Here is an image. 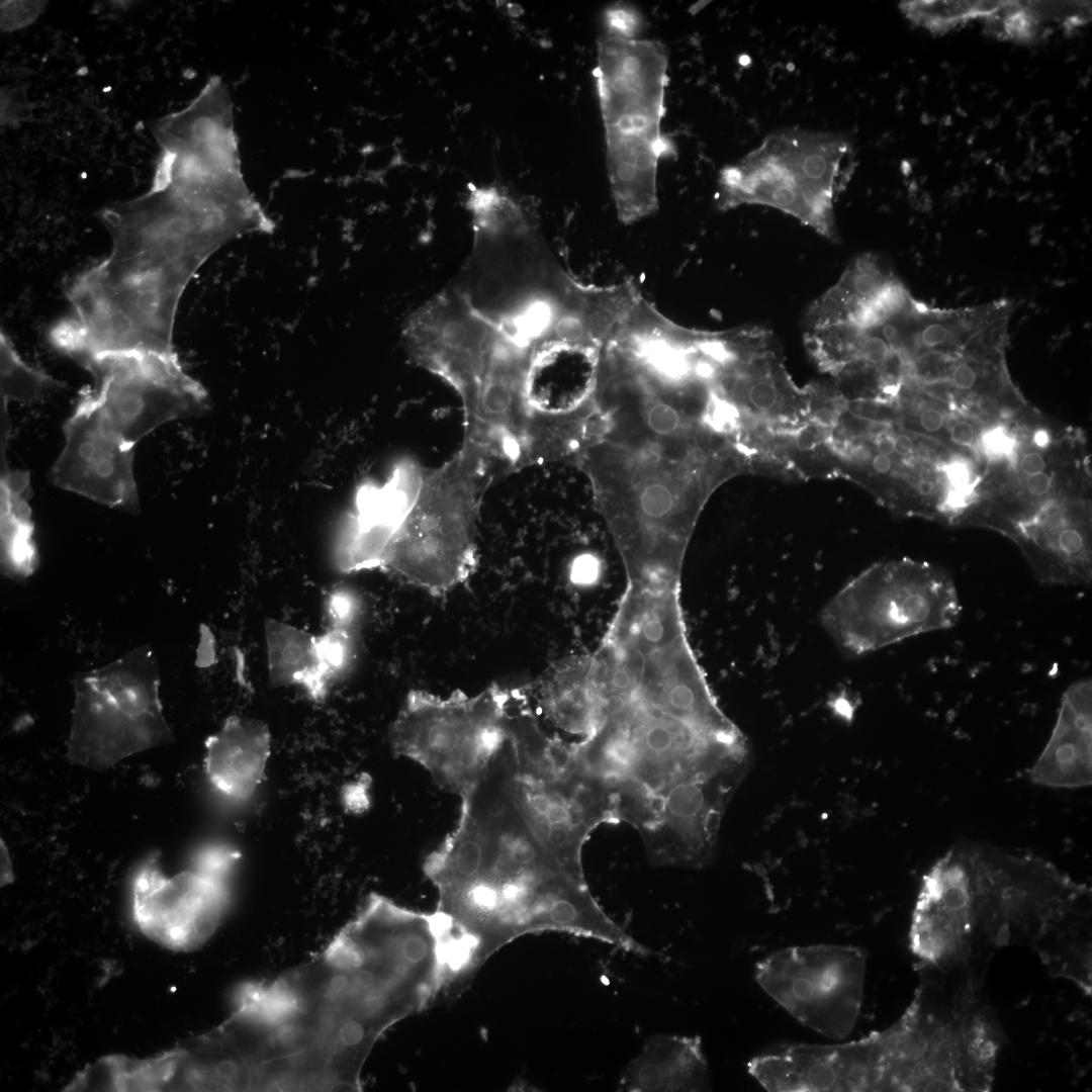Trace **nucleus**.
<instances>
[{
    "mask_svg": "<svg viewBox=\"0 0 1092 1092\" xmlns=\"http://www.w3.org/2000/svg\"><path fill=\"white\" fill-rule=\"evenodd\" d=\"M109 255L70 284V312L49 334L82 360L116 353L177 357L173 331L182 294L202 264L244 235L275 223L238 177L190 161L157 167L143 196L105 209Z\"/></svg>",
    "mask_w": 1092,
    "mask_h": 1092,
    "instance_id": "f257e3e1",
    "label": "nucleus"
},
{
    "mask_svg": "<svg viewBox=\"0 0 1092 1092\" xmlns=\"http://www.w3.org/2000/svg\"><path fill=\"white\" fill-rule=\"evenodd\" d=\"M573 745L653 864L710 862L749 750L706 679L643 678L605 689L592 732Z\"/></svg>",
    "mask_w": 1092,
    "mask_h": 1092,
    "instance_id": "f03ea898",
    "label": "nucleus"
},
{
    "mask_svg": "<svg viewBox=\"0 0 1092 1092\" xmlns=\"http://www.w3.org/2000/svg\"><path fill=\"white\" fill-rule=\"evenodd\" d=\"M512 765L506 737L484 776L461 796L456 828L424 863L438 893L436 911L468 947L474 969L513 940L544 931L656 956L605 913L583 871L536 838L513 795Z\"/></svg>",
    "mask_w": 1092,
    "mask_h": 1092,
    "instance_id": "7ed1b4c3",
    "label": "nucleus"
},
{
    "mask_svg": "<svg viewBox=\"0 0 1092 1092\" xmlns=\"http://www.w3.org/2000/svg\"><path fill=\"white\" fill-rule=\"evenodd\" d=\"M234 1005L241 1062L262 1091H360L374 1044L406 1014L390 962L340 932L304 965L242 985Z\"/></svg>",
    "mask_w": 1092,
    "mask_h": 1092,
    "instance_id": "20e7f679",
    "label": "nucleus"
},
{
    "mask_svg": "<svg viewBox=\"0 0 1092 1092\" xmlns=\"http://www.w3.org/2000/svg\"><path fill=\"white\" fill-rule=\"evenodd\" d=\"M95 377L64 425L52 468L58 486L97 503L134 509L133 448L163 424L200 412L207 392L178 357L104 354L80 361Z\"/></svg>",
    "mask_w": 1092,
    "mask_h": 1092,
    "instance_id": "39448f33",
    "label": "nucleus"
},
{
    "mask_svg": "<svg viewBox=\"0 0 1092 1092\" xmlns=\"http://www.w3.org/2000/svg\"><path fill=\"white\" fill-rule=\"evenodd\" d=\"M594 71L606 136V161L619 219L638 221L658 208L657 166L672 154L661 133L668 82L665 47L603 34Z\"/></svg>",
    "mask_w": 1092,
    "mask_h": 1092,
    "instance_id": "423d86ee",
    "label": "nucleus"
},
{
    "mask_svg": "<svg viewBox=\"0 0 1092 1092\" xmlns=\"http://www.w3.org/2000/svg\"><path fill=\"white\" fill-rule=\"evenodd\" d=\"M496 475L489 461L464 447L439 467L421 469L378 569L432 596L467 580L476 565L482 499Z\"/></svg>",
    "mask_w": 1092,
    "mask_h": 1092,
    "instance_id": "0eeeda50",
    "label": "nucleus"
},
{
    "mask_svg": "<svg viewBox=\"0 0 1092 1092\" xmlns=\"http://www.w3.org/2000/svg\"><path fill=\"white\" fill-rule=\"evenodd\" d=\"M506 736L513 752L512 791L533 834L556 858L583 871L581 851L601 824L618 823L604 785L582 764L573 743L548 734L530 704L513 703Z\"/></svg>",
    "mask_w": 1092,
    "mask_h": 1092,
    "instance_id": "6e6552de",
    "label": "nucleus"
},
{
    "mask_svg": "<svg viewBox=\"0 0 1092 1092\" xmlns=\"http://www.w3.org/2000/svg\"><path fill=\"white\" fill-rule=\"evenodd\" d=\"M962 607L942 571L908 560L876 565L839 589L820 621L850 655H862L905 639L954 626Z\"/></svg>",
    "mask_w": 1092,
    "mask_h": 1092,
    "instance_id": "1a4fd4ad",
    "label": "nucleus"
},
{
    "mask_svg": "<svg viewBox=\"0 0 1092 1092\" xmlns=\"http://www.w3.org/2000/svg\"><path fill=\"white\" fill-rule=\"evenodd\" d=\"M159 691V666L148 646L78 676L69 759L103 770L129 755L171 742Z\"/></svg>",
    "mask_w": 1092,
    "mask_h": 1092,
    "instance_id": "9d476101",
    "label": "nucleus"
},
{
    "mask_svg": "<svg viewBox=\"0 0 1092 1092\" xmlns=\"http://www.w3.org/2000/svg\"><path fill=\"white\" fill-rule=\"evenodd\" d=\"M509 698L510 689L494 684L476 695L456 691L445 698L414 690L390 727L391 747L461 797L484 776L505 740Z\"/></svg>",
    "mask_w": 1092,
    "mask_h": 1092,
    "instance_id": "9b49d317",
    "label": "nucleus"
},
{
    "mask_svg": "<svg viewBox=\"0 0 1092 1092\" xmlns=\"http://www.w3.org/2000/svg\"><path fill=\"white\" fill-rule=\"evenodd\" d=\"M919 983L892 1025L864 1036L873 1091H959L964 1017L979 992L960 978L919 968Z\"/></svg>",
    "mask_w": 1092,
    "mask_h": 1092,
    "instance_id": "f8f14e48",
    "label": "nucleus"
},
{
    "mask_svg": "<svg viewBox=\"0 0 1092 1092\" xmlns=\"http://www.w3.org/2000/svg\"><path fill=\"white\" fill-rule=\"evenodd\" d=\"M850 150L838 134L793 129L768 135L721 171L718 205H768L836 240L833 200Z\"/></svg>",
    "mask_w": 1092,
    "mask_h": 1092,
    "instance_id": "ddd939ff",
    "label": "nucleus"
},
{
    "mask_svg": "<svg viewBox=\"0 0 1092 1092\" xmlns=\"http://www.w3.org/2000/svg\"><path fill=\"white\" fill-rule=\"evenodd\" d=\"M240 852L226 845L200 850L191 868L166 876L160 853L142 862L132 880V916L149 938L173 950L189 951L214 933L231 901V876Z\"/></svg>",
    "mask_w": 1092,
    "mask_h": 1092,
    "instance_id": "4468645a",
    "label": "nucleus"
},
{
    "mask_svg": "<svg viewBox=\"0 0 1092 1092\" xmlns=\"http://www.w3.org/2000/svg\"><path fill=\"white\" fill-rule=\"evenodd\" d=\"M867 952L854 945L813 944L777 950L755 965L759 987L806 1027L847 1037L863 1001Z\"/></svg>",
    "mask_w": 1092,
    "mask_h": 1092,
    "instance_id": "2eb2a0df",
    "label": "nucleus"
},
{
    "mask_svg": "<svg viewBox=\"0 0 1092 1092\" xmlns=\"http://www.w3.org/2000/svg\"><path fill=\"white\" fill-rule=\"evenodd\" d=\"M983 957L1006 946H1030L1043 926L1089 889L1050 862L972 848Z\"/></svg>",
    "mask_w": 1092,
    "mask_h": 1092,
    "instance_id": "dca6fc26",
    "label": "nucleus"
},
{
    "mask_svg": "<svg viewBox=\"0 0 1092 1092\" xmlns=\"http://www.w3.org/2000/svg\"><path fill=\"white\" fill-rule=\"evenodd\" d=\"M909 948L918 966L968 970L984 978L978 939L972 850L953 848L923 875L913 907Z\"/></svg>",
    "mask_w": 1092,
    "mask_h": 1092,
    "instance_id": "f3484780",
    "label": "nucleus"
},
{
    "mask_svg": "<svg viewBox=\"0 0 1092 1092\" xmlns=\"http://www.w3.org/2000/svg\"><path fill=\"white\" fill-rule=\"evenodd\" d=\"M421 468L397 464L381 486L365 483L357 490L335 547L339 570L350 573L379 568L382 554L400 524L418 484Z\"/></svg>",
    "mask_w": 1092,
    "mask_h": 1092,
    "instance_id": "a211bd4d",
    "label": "nucleus"
},
{
    "mask_svg": "<svg viewBox=\"0 0 1092 1092\" xmlns=\"http://www.w3.org/2000/svg\"><path fill=\"white\" fill-rule=\"evenodd\" d=\"M1038 786L1075 789L1092 782V685L1075 681L1063 694L1050 739L1030 768Z\"/></svg>",
    "mask_w": 1092,
    "mask_h": 1092,
    "instance_id": "6ab92c4d",
    "label": "nucleus"
},
{
    "mask_svg": "<svg viewBox=\"0 0 1092 1092\" xmlns=\"http://www.w3.org/2000/svg\"><path fill=\"white\" fill-rule=\"evenodd\" d=\"M271 736L260 720L231 716L205 741L204 770L211 786L234 803H246L261 784Z\"/></svg>",
    "mask_w": 1092,
    "mask_h": 1092,
    "instance_id": "aec40b11",
    "label": "nucleus"
},
{
    "mask_svg": "<svg viewBox=\"0 0 1092 1092\" xmlns=\"http://www.w3.org/2000/svg\"><path fill=\"white\" fill-rule=\"evenodd\" d=\"M709 1083L708 1063L699 1036L657 1034L624 1069L619 1090L704 1091Z\"/></svg>",
    "mask_w": 1092,
    "mask_h": 1092,
    "instance_id": "412c9836",
    "label": "nucleus"
},
{
    "mask_svg": "<svg viewBox=\"0 0 1092 1092\" xmlns=\"http://www.w3.org/2000/svg\"><path fill=\"white\" fill-rule=\"evenodd\" d=\"M526 690L556 728L578 736L579 740L593 730L598 704L594 654L557 661Z\"/></svg>",
    "mask_w": 1092,
    "mask_h": 1092,
    "instance_id": "4be33fe9",
    "label": "nucleus"
},
{
    "mask_svg": "<svg viewBox=\"0 0 1092 1092\" xmlns=\"http://www.w3.org/2000/svg\"><path fill=\"white\" fill-rule=\"evenodd\" d=\"M1048 973L1092 993L1090 891L1053 917L1031 943Z\"/></svg>",
    "mask_w": 1092,
    "mask_h": 1092,
    "instance_id": "5701e85b",
    "label": "nucleus"
},
{
    "mask_svg": "<svg viewBox=\"0 0 1092 1092\" xmlns=\"http://www.w3.org/2000/svg\"><path fill=\"white\" fill-rule=\"evenodd\" d=\"M269 679L274 686H301L309 698L323 701L330 686L318 663L316 636L275 619H266Z\"/></svg>",
    "mask_w": 1092,
    "mask_h": 1092,
    "instance_id": "b1692460",
    "label": "nucleus"
},
{
    "mask_svg": "<svg viewBox=\"0 0 1092 1092\" xmlns=\"http://www.w3.org/2000/svg\"><path fill=\"white\" fill-rule=\"evenodd\" d=\"M1 459V563L7 575L23 578L30 575L37 564L27 502L29 475L26 471L9 469L6 459Z\"/></svg>",
    "mask_w": 1092,
    "mask_h": 1092,
    "instance_id": "393cba45",
    "label": "nucleus"
},
{
    "mask_svg": "<svg viewBox=\"0 0 1092 1092\" xmlns=\"http://www.w3.org/2000/svg\"><path fill=\"white\" fill-rule=\"evenodd\" d=\"M1004 1038L996 1013L979 996L962 1024L958 1064L960 1092L992 1090Z\"/></svg>",
    "mask_w": 1092,
    "mask_h": 1092,
    "instance_id": "a878e982",
    "label": "nucleus"
},
{
    "mask_svg": "<svg viewBox=\"0 0 1092 1092\" xmlns=\"http://www.w3.org/2000/svg\"><path fill=\"white\" fill-rule=\"evenodd\" d=\"M890 282L872 257L855 259L839 281L811 304L806 314L809 330L853 323L860 309Z\"/></svg>",
    "mask_w": 1092,
    "mask_h": 1092,
    "instance_id": "bb28decb",
    "label": "nucleus"
},
{
    "mask_svg": "<svg viewBox=\"0 0 1092 1092\" xmlns=\"http://www.w3.org/2000/svg\"><path fill=\"white\" fill-rule=\"evenodd\" d=\"M180 1064V1049L147 1060L111 1055L100 1060L111 1090L157 1091L172 1081Z\"/></svg>",
    "mask_w": 1092,
    "mask_h": 1092,
    "instance_id": "cd10ccee",
    "label": "nucleus"
},
{
    "mask_svg": "<svg viewBox=\"0 0 1092 1092\" xmlns=\"http://www.w3.org/2000/svg\"><path fill=\"white\" fill-rule=\"evenodd\" d=\"M1 404L15 400L31 403L62 387L60 381L26 364L9 338L1 332Z\"/></svg>",
    "mask_w": 1092,
    "mask_h": 1092,
    "instance_id": "c85d7f7f",
    "label": "nucleus"
},
{
    "mask_svg": "<svg viewBox=\"0 0 1092 1092\" xmlns=\"http://www.w3.org/2000/svg\"><path fill=\"white\" fill-rule=\"evenodd\" d=\"M1003 2H903L901 9L912 22L930 30L956 27L976 17H989Z\"/></svg>",
    "mask_w": 1092,
    "mask_h": 1092,
    "instance_id": "c756f323",
    "label": "nucleus"
},
{
    "mask_svg": "<svg viewBox=\"0 0 1092 1092\" xmlns=\"http://www.w3.org/2000/svg\"><path fill=\"white\" fill-rule=\"evenodd\" d=\"M864 329L853 323H838L811 329L806 343L818 357L825 360H845L859 355Z\"/></svg>",
    "mask_w": 1092,
    "mask_h": 1092,
    "instance_id": "7c9ffc66",
    "label": "nucleus"
},
{
    "mask_svg": "<svg viewBox=\"0 0 1092 1092\" xmlns=\"http://www.w3.org/2000/svg\"><path fill=\"white\" fill-rule=\"evenodd\" d=\"M318 663L322 675L331 686L343 675L353 662L355 655L354 630L329 628L316 636Z\"/></svg>",
    "mask_w": 1092,
    "mask_h": 1092,
    "instance_id": "2f4dec72",
    "label": "nucleus"
},
{
    "mask_svg": "<svg viewBox=\"0 0 1092 1092\" xmlns=\"http://www.w3.org/2000/svg\"><path fill=\"white\" fill-rule=\"evenodd\" d=\"M326 611L329 628L354 630L361 612V601L351 588L337 586L328 594Z\"/></svg>",
    "mask_w": 1092,
    "mask_h": 1092,
    "instance_id": "473e14b6",
    "label": "nucleus"
},
{
    "mask_svg": "<svg viewBox=\"0 0 1092 1092\" xmlns=\"http://www.w3.org/2000/svg\"><path fill=\"white\" fill-rule=\"evenodd\" d=\"M607 33L623 38H635L641 25L639 13L622 4L611 6L605 12Z\"/></svg>",
    "mask_w": 1092,
    "mask_h": 1092,
    "instance_id": "72a5a7b5",
    "label": "nucleus"
},
{
    "mask_svg": "<svg viewBox=\"0 0 1092 1092\" xmlns=\"http://www.w3.org/2000/svg\"><path fill=\"white\" fill-rule=\"evenodd\" d=\"M41 2H3L1 5V27L3 30H13L27 25L37 17Z\"/></svg>",
    "mask_w": 1092,
    "mask_h": 1092,
    "instance_id": "f704fd0d",
    "label": "nucleus"
},
{
    "mask_svg": "<svg viewBox=\"0 0 1092 1092\" xmlns=\"http://www.w3.org/2000/svg\"><path fill=\"white\" fill-rule=\"evenodd\" d=\"M893 349L887 341L873 329H864L859 348V356L868 363L882 365L892 356Z\"/></svg>",
    "mask_w": 1092,
    "mask_h": 1092,
    "instance_id": "c9c22d12",
    "label": "nucleus"
},
{
    "mask_svg": "<svg viewBox=\"0 0 1092 1092\" xmlns=\"http://www.w3.org/2000/svg\"><path fill=\"white\" fill-rule=\"evenodd\" d=\"M948 336L949 330L945 325L930 323L918 332V341L925 347L933 348L945 343Z\"/></svg>",
    "mask_w": 1092,
    "mask_h": 1092,
    "instance_id": "e433bc0d",
    "label": "nucleus"
},
{
    "mask_svg": "<svg viewBox=\"0 0 1092 1092\" xmlns=\"http://www.w3.org/2000/svg\"><path fill=\"white\" fill-rule=\"evenodd\" d=\"M983 444L986 452L993 456L1005 454L1010 447L1009 438L1000 429H993L988 432L984 437Z\"/></svg>",
    "mask_w": 1092,
    "mask_h": 1092,
    "instance_id": "4c0bfd02",
    "label": "nucleus"
},
{
    "mask_svg": "<svg viewBox=\"0 0 1092 1092\" xmlns=\"http://www.w3.org/2000/svg\"><path fill=\"white\" fill-rule=\"evenodd\" d=\"M950 378L952 384L958 389L969 390L974 387L978 375L973 366L967 363H961L953 368Z\"/></svg>",
    "mask_w": 1092,
    "mask_h": 1092,
    "instance_id": "58836bf2",
    "label": "nucleus"
},
{
    "mask_svg": "<svg viewBox=\"0 0 1092 1092\" xmlns=\"http://www.w3.org/2000/svg\"><path fill=\"white\" fill-rule=\"evenodd\" d=\"M950 440L962 447H970L976 440V433L973 425L967 421H958L951 425L949 430Z\"/></svg>",
    "mask_w": 1092,
    "mask_h": 1092,
    "instance_id": "ea45409f",
    "label": "nucleus"
},
{
    "mask_svg": "<svg viewBox=\"0 0 1092 1092\" xmlns=\"http://www.w3.org/2000/svg\"><path fill=\"white\" fill-rule=\"evenodd\" d=\"M1053 486V478L1048 472H1038L1026 476L1025 488L1032 496H1042L1050 492Z\"/></svg>",
    "mask_w": 1092,
    "mask_h": 1092,
    "instance_id": "a19ab883",
    "label": "nucleus"
},
{
    "mask_svg": "<svg viewBox=\"0 0 1092 1092\" xmlns=\"http://www.w3.org/2000/svg\"><path fill=\"white\" fill-rule=\"evenodd\" d=\"M1019 467L1025 476L1044 471L1046 462L1042 454L1036 451L1025 453L1019 462Z\"/></svg>",
    "mask_w": 1092,
    "mask_h": 1092,
    "instance_id": "79ce46f5",
    "label": "nucleus"
},
{
    "mask_svg": "<svg viewBox=\"0 0 1092 1092\" xmlns=\"http://www.w3.org/2000/svg\"><path fill=\"white\" fill-rule=\"evenodd\" d=\"M944 421V415L934 407L925 408L919 417L921 427L930 433L939 431L942 428Z\"/></svg>",
    "mask_w": 1092,
    "mask_h": 1092,
    "instance_id": "37998d69",
    "label": "nucleus"
},
{
    "mask_svg": "<svg viewBox=\"0 0 1092 1092\" xmlns=\"http://www.w3.org/2000/svg\"><path fill=\"white\" fill-rule=\"evenodd\" d=\"M818 442V436L816 432L811 428L802 429L795 438L796 446L802 451H810L815 448Z\"/></svg>",
    "mask_w": 1092,
    "mask_h": 1092,
    "instance_id": "c03bdc74",
    "label": "nucleus"
},
{
    "mask_svg": "<svg viewBox=\"0 0 1092 1092\" xmlns=\"http://www.w3.org/2000/svg\"><path fill=\"white\" fill-rule=\"evenodd\" d=\"M914 443L912 439L905 434L898 435L894 438V453L899 456H909L913 453Z\"/></svg>",
    "mask_w": 1092,
    "mask_h": 1092,
    "instance_id": "a18cd8bd",
    "label": "nucleus"
},
{
    "mask_svg": "<svg viewBox=\"0 0 1092 1092\" xmlns=\"http://www.w3.org/2000/svg\"><path fill=\"white\" fill-rule=\"evenodd\" d=\"M836 414L830 407H819L813 414L814 421L823 427H833L836 423Z\"/></svg>",
    "mask_w": 1092,
    "mask_h": 1092,
    "instance_id": "49530a36",
    "label": "nucleus"
},
{
    "mask_svg": "<svg viewBox=\"0 0 1092 1092\" xmlns=\"http://www.w3.org/2000/svg\"><path fill=\"white\" fill-rule=\"evenodd\" d=\"M208 636L209 632L207 631L205 632V637H202V643L200 644V646L203 647L200 650H203V652L199 653L200 665H208L213 661V648L211 647L212 645L209 646V644L212 643V638H208Z\"/></svg>",
    "mask_w": 1092,
    "mask_h": 1092,
    "instance_id": "de8ad7c7",
    "label": "nucleus"
},
{
    "mask_svg": "<svg viewBox=\"0 0 1092 1092\" xmlns=\"http://www.w3.org/2000/svg\"><path fill=\"white\" fill-rule=\"evenodd\" d=\"M893 465L892 458L887 455L877 454L872 460V466L874 470L880 474L888 473Z\"/></svg>",
    "mask_w": 1092,
    "mask_h": 1092,
    "instance_id": "09e8293b",
    "label": "nucleus"
},
{
    "mask_svg": "<svg viewBox=\"0 0 1092 1092\" xmlns=\"http://www.w3.org/2000/svg\"><path fill=\"white\" fill-rule=\"evenodd\" d=\"M948 475L954 485L964 484L967 481L968 471L963 464L959 463L950 466Z\"/></svg>",
    "mask_w": 1092,
    "mask_h": 1092,
    "instance_id": "8fccbe9b",
    "label": "nucleus"
},
{
    "mask_svg": "<svg viewBox=\"0 0 1092 1092\" xmlns=\"http://www.w3.org/2000/svg\"><path fill=\"white\" fill-rule=\"evenodd\" d=\"M876 447L880 454L890 456L894 453V438L888 435L880 436L876 441Z\"/></svg>",
    "mask_w": 1092,
    "mask_h": 1092,
    "instance_id": "3c124183",
    "label": "nucleus"
},
{
    "mask_svg": "<svg viewBox=\"0 0 1092 1092\" xmlns=\"http://www.w3.org/2000/svg\"><path fill=\"white\" fill-rule=\"evenodd\" d=\"M1 846H2V851H1V867H2L1 878H2V881H1V884L5 885V884L11 882V880H12L11 879L12 878V871H11V869L6 868L7 863L9 864V867H11V862H10V859H9L8 852H7L6 848L3 849V845H1Z\"/></svg>",
    "mask_w": 1092,
    "mask_h": 1092,
    "instance_id": "603ef678",
    "label": "nucleus"
},
{
    "mask_svg": "<svg viewBox=\"0 0 1092 1092\" xmlns=\"http://www.w3.org/2000/svg\"><path fill=\"white\" fill-rule=\"evenodd\" d=\"M917 490L921 495H930L934 491V483L928 479H921L917 482Z\"/></svg>",
    "mask_w": 1092,
    "mask_h": 1092,
    "instance_id": "864d4df0",
    "label": "nucleus"
},
{
    "mask_svg": "<svg viewBox=\"0 0 1092 1092\" xmlns=\"http://www.w3.org/2000/svg\"><path fill=\"white\" fill-rule=\"evenodd\" d=\"M1035 439L1037 440L1038 443H1042V442L1045 443L1046 442V436L1045 435H1038V436L1035 437Z\"/></svg>",
    "mask_w": 1092,
    "mask_h": 1092,
    "instance_id": "5fc2aeb1",
    "label": "nucleus"
}]
</instances>
